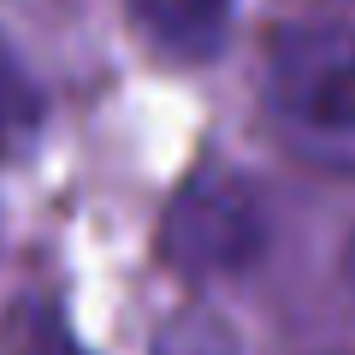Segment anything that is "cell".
<instances>
[{"mask_svg": "<svg viewBox=\"0 0 355 355\" xmlns=\"http://www.w3.org/2000/svg\"><path fill=\"white\" fill-rule=\"evenodd\" d=\"M266 107L296 160L355 172V24H296L272 42Z\"/></svg>", "mask_w": 355, "mask_h": 355, "instance_id": "obj_1", "label": "cell"}, {"mask_svg": "<svg viewBox=\"0 0 355 355\" xmlns=\"http://www.w3.org/2000/svg\"><path fill=\"white\" fill-rule=\"evenodd\" d=\"M254 243H261V219L237 184H214V190H196L178 202V254L184 261L237 266L254 254Z\"/></svg>", "mask_w": 355, "mask_h": 355, "instance_id": "obj_2", "label": "cell"}, {"mask_svg": "<svg viewBox=\"0 0 355 355\" xmlns=\"http://www.w3.org/2000/svg\"><path fill=\"white\" fill-rule=\"evenodd\" d=\"M130 12H137V24L148 30L160 48L202 60V53H214L219 36H225L231 0H130Z\"/></svg>", "mask_w": 355, "mask_h": 355, "instance_id": "obj_3", "label": "cell"}, {"mask_svg": "<svg viewBox=\"0 0 355 355\" xmlns=\"http://www.w3.org/2000/svg\"><path fill=\"white\" fill-rule=\"evenodd\" d=\"M30 125H36V89H30L24 71H18V60L0 48V148L24 142Z\"/></svg>", "mask_w": 355, "mask_h": 355, "instance_id": "obj_4", "label": "cell"}, {"mask_svg": "<svg viewBox=\"0 0 355 355\" xmlns=\"http://www.w3.org/2000/svg\"><path fill=\"white\" fill-rule=\"evenodd\" d=\"M343 266H349V284H355V237H349V254H343Z\"/></svg>", "mask_w": 355, "mask_h": 355, "instance_id": "obj_5", "label": "cell"}, {"mask_svg": "<svg viewBox=\"0 0 355 355\" xmlns=\"http://www.w3.org/2000/svg\"><path fill=\"white\" fill-rule=\"evenodd\" d=\"M48 355H71V349H48Z\"/></svg>", "mask_w": 355, "mask_h": 355, "instance_id": "obj_6", "label": "cell"}]
</instances>
